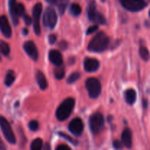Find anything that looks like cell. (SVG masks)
Returning a JSON list of instances; mask_svg holds the SVG:
<instances>
[{"mask_svg": "<svg viewBox=\"0 0 150 150\" xmlns=\"http://www.w3.org/2000/svg\"><path fill=\"white\" fill-rule=\"evenodd\" d=\"M29 127L31 130H33V131H36L37 130L39 127V124L37 121L35 120H32L29 123Z\"/></svg>", "mask_w": 150, "mask_h": 150, "instance_id": "29", "label": "cell"}, {"mask_svg": "<svg viewBox=\"0 0 150 150\" xmlns=\"http://www.w3.org/2000/svg\"><path fill=\"white\" fill-rule=\"evenodd\" d=\"M16 14L18 16H23L25 15V7L23 4H16Z\"/></svg>", "mask_w": 150, "mask_h": 150, "instance_id": "27", "label": "cell"}, {"mask_svg": "<svg viewBox=\"0 0 150 150\" xmlns=\"http://www.w3.org/2000/svg\"><path fill=\"white\" fill-rule=\"evenodd\" d=\"M43 150H51V146L48 143H46L44 146V149Z\"/></svg>", "mask_w": 150, "mask_h": 150, "instance_id": "37", "label": "cell"}, {"mask_svg": "<svg viewBox=\"0 0 150 150\" xmlns=\"http://www.w3.org/2000/svg\"><path fill=\"white\" fill-rule=\"evenodd\" d=\"M56 150H71V149H70V148L67 145L61 144V145H59V146H57Z\"/></svg>", "mask_w": 150, "mask_h": 150, "instance_id": "34", "label": "cell"}, {"mask_svg": "<svg viewBox=\"0 0 150 150\" xmlns=\"http://www.w3.org/2000/svg\"><path fill=\"white\" fill-rule=\"evenodd\" d=\"M69 0H57V4L58 6L59 11L61 15L64 14V11H65L67 6L68 4Z\"/></svg>", "mask_w": 150, "mask_h": 150, "instance_id": "21", "label": "cell"}, {"mask_svg": "<svg viewBox=\"0 0 150 150\" xmlns=\"http://www.w3.org/2000/svg\"><path fill=\"white\" fill-rule=\"evenodd\" d=\"M68 128L73 134L76 136H81L83 130V122L79 118L73 119L69 124Z\"/></svg>", "mask_w": 150, "mask_h": 150, "instance_id": "10", "label": "cell"}, {"mask_svg": "<svg viewBox=\"0 0 150 150\" xmlns=\"http://www.w3.org/2000/svg\"><path fill=\"white\" fill-rule=\"evenodd\" d=\"M70 12L73 16H78L81 14V7L79 5V4H76V3H73L71 4L70 8Z\"/></svg>", "mask_w": 150, "mask_h": 150, "instance_id": "22", "label": "cell"}, {"mask_svg": "<svg viewBox=\"0 0 150 150\" xmlns=\"http://www.w3.org/2000/svg\"><path fill=\"white\" fill-rule=\"evenodd\" d=\"M54 76L57 79H62L64 77V75H65V70H64V66L62 64L60 66H57L54 70Z\"/></svg>", "mask_w": 150, "mask_h": 150, "instance_id": "19", "label": "cell"}, {"mask_svg": "<svg viewBox=\"0 0 150 150\" xmlns=\"http://www.w3.org/2000/svg\"><path fill=\"white\" fill-rule=\"evenodd\" d=\"M140 55L142 57V58L143 59L144 61H148L149 58V51H148L147 48H146L145 46H142L140 48Z\"/></svg>", "mask_w": 150, "mask_h": 150, "instance_id": "25", "label": "cell"}, {"mask_svg": "<svg viewBox=\"0 0 150 150\" xmlns=\"http://www.w3.org/2000/svg\"><path fill=\"white\" fill-rule=\"evenodd\" d=\"M98 25H93V26H89V27L87 29V31H86V34H87V35H91V34L94 33L95 31L98 30Z\"/></svg>", "mask_w": 150, "mask_h": 150, "instance_id": "31", "label": "cell"}, {"mask_svg": "<svg viewBox=\"0 0 150 150\" xmlns=\"http://www.w3.org/2000/svg\"><path fill=\"white\" fill-rule=\"evenodd\" d=\"M23 20H24L26 25H27V26H29V25H31V23H32V18H31L30 16H28V15L25 14L24 16H23Z\"/></svg>", "mask_w": 150, "mask_h": 150, "instance_id": "32", "label": "cell"}, {"mask_svg": "<svg viewBox=\"0 0 150 150\" xmlns=\"http://www.w3.org/2000/svg\"><path fill=\"white\" fill-rule=\"evenodd\" d=\"M75 99L68 98L60 104L56 111V117L59 121H64L70 117L75 106Z\"/></svg>", "mask_w": 150, "mask_h": 150, "instance_id": "2", "label": "cell"}, {"mask_svg": "<svg viewBox=\"0 0 150 150\" xmlns=\"http://www.w3.org/2000/svg\"><path fill=\"white\" fill-rule=\"evenodd\" d=\"M84 70L87 72H95L98 70L100 67V62L98 59L87 57L83 62Z\"/></svg>", "mask_w": 150, "mask_h": 150, "instance_id": "13", "label": "cell"}, {"mask_svg": "<svg viewBox=\"0 0 150 150\" xmlns=\"http://www.w3.org/2000/svg\"><path fill=\"white\" fill-rule=\"evenodd\" d=\"M36 79L37 81H38V85L40 87L41 89L42 90H45L48 87V81H47V79L45 78V75L40 70H38L36 73Z\"/></svg>", "mask_w": 150, "mask_h": 150, "instance_id": "16", "label": "cell"}, {"mask_svg": "<svg viewBox=\"0 0 150 150\" xmlns=\"http://www.w3.org/2000/svg\"><path fill=\"white\" fill-rule=\"evenodd\" d=\"M80 78V73H73L72 74H70V76H69V78L67 79V83H73L74 82H76L78 79Z\"/></svg>", "mask_w": 150, "mask_h": 150, "instance_id": "26", "label": "cell"}, {"mask_svg": "<svg viewBox=\"0 0 150 150\" xmlns=\"http://www.w3.org/2000/svg\"><path fill=\"white\" fill-rule=\"evenodd\" d=\"M48 58L52 64L57 66H60L62 64L63 59L61 53L57 50H51L48 54Z\"/></svg>", "mask_w": 150, "mask_h": 150, "instance_id": "14", "label": "cell"}, {"mask_svg": "<svg viewBox=\"0 0 150 150\" xmlns=\"http://www.w3.org/2000/svg\"><path fill=\"white\" fill-rule=\"evenodd\" d=\"M57 22V16L55 10L53 7H48L45 10L43 16V23L45 26L53 29Z\"/></svg>", "mask_w": 150, "mask_h": 150, "instance_id": "8", "label": "cell"}, {"mask_svg": "<svg viewBox=\"0 0 150 150\" xmlns=\"http://www.w3.org/2000/svg\"><path fill=\"white\" fill-rule=\"evenodd\" d=\"M109 44V38L105 32H98L89 42L88 50L91 52L100 53L107 49Z\"/></svg>", "mask_w": 150, "mask_h": 150, "instance_id": "1", "label": "cell"}, {"mask_svg": "<svg viewBox=\"0 0 150 150\" xmlns=\"http://www.w3.org/2000/svg\"><path fill=\"white\" fill-rule=\"evenodd\" d=\"M0 127H1V131H2L6 140L12 144H16V139L14 133L12 130L10 123L4 117H0Z\"/></svg>", "mask_w": 150, "mask_h": 150, "instance_id": "7", "label": "cell"}, {"mask_svg": "<svg viewBox=\"0 0 150 150\" xmlns=\"http://www.w3.org/2000/svg\"><path fill=\"white\" fill-rule=\"evenodd\" d=\"M87 11L88 17L90 21L95 22V23H100V24H105L106 23L105 17L97 10L96 4L94 0L89 1Z\"/></svg>", "mask_w": 150, "mask_h": 150, "instance_id": "4", "label": "cell"}, {"mask_svg": "<svg viewBox=\"0 0 150 150\" xmlns=\"http://www.w3.org/2000/svg\"><path fill=\"white\" fill-rule=\"evenodd\" d=\"M16 4H17L16 0H9L10 15L14 25H17L18 23V16L16 14Z\"/></svg>", "mask_w": 150, "mask_h": 150, "instance_id": "17", "label": "cell"}, {"mask_svg": "<svg viewBox=\"0 0 150 150\" xmlns=\"http://www.w3.org/2000/svg\"><path fill=\"white\" fill-rule=\"evenodd\" d=\"M104 126V118L101 113L96 112L89 118V127L94 135L99 134Z\"/></svg>", "mask_w": 150, "mask_h": 150, "instance_id": "3", "label": "cell"}, {"mask_svg": "<svg viewBox=\"0 0 150 150\" xmlns=\"http://www.w3.org/2000/svg\"><path fill=\"white\" fill-rule=\"evenodd\" d=\"M122 141L127 148H131L132 146V132L129 128H126L122 135Z\"/></svg>", "mask_w": 150, "mask_h": 150, "instance_id": "15", "label": "cell"}, {"mask_svg": "<svg viewBox=\"0 0 150 150\" xmlns=\"http://www.w3.org/2000/svg\"><path fill=\"white\" fill-rule=\"evenodd\" d=\"M125 99L130 105H133L136 100V92L133 89H128L125 92Z\"/></svg>", "mask_w": 150, "mask_h": 150, "instance_id": "18", "label": "cell"}, {"mask_svg": "<svg viewBox=\"0 0 150 150\" xmlns=\"http://www.w3.org/2000/svg\"><path fill=\"white\" fill-rule=\"evenodd\" d=\"M59 45V48H61V49L64 50L66 48H67V42H65V41H62V42H60Z\"/></svg>", "mask_w": 150, "mask_h": 150, "instance_id": "35", "label": "cell"}, {"mask_svg": "<svg viewBox=\"0 0 150 150\" xmlns=\"http://www.w3.org/2000/svg\"><path fill=\"white\" fill-rule=\"evenodd\" d=\"M0 150H7L6 149L5 145H4V144L2 142L1 138H0Z\"/></svg>", "mask_w": 150, "mask_h": 150, "instance_id": "36", "label": "cell"}, {"mask_svg": "<svg viewBox=\"0 0 150 150\" xmlns=\"http://www.w3.org/2000/svg\"><path fill=\"white\" fill-rule=\"evenodd\" d=\"M23 35H27V34H28V30H27V29H23Z\"/></svg>", "mask_w": 150, "mask_h": 150, "instance_id": "40", "label": "cell"}, {"mask_svg": "<svg viewBox=\"0 0 150 150\" xmlns=\"http://www.w3.org/2000/svg\"><path fill=\"white\" fill-rule=\"evenodd\" d=\"M42 10V4L40 2H38L34 6L32 9V16H33V25L35 32L37 35H40L41 33L40 24V19L41 13Z\"/></svg>", "mask_w": 150, "mask_h": 150, "instance_id": "9", "label": "cell"}, {"mask_svg": "<svg viewBox=\"0 0 150 150\" xmlns=\"http://www.w3.org/2000/svg\"><path fill=\"white\" fill-rule=\"evenodd\" d=\"M147 104H148V102L146 100H143V105H144V108H146V107H147Z\"/></svg>", "mask_w": 150, "mask_h": 150, "instance_id": "39", "label": "cell"}, {"mask_svg": "<svg viewBox=\"0 0 150 150\" xmlns=\"http://www.w3.org/2000/svg\"><path fill=\"white\" fill-rule=\"evenodd\" d=\"M56 40H57V36L55 35L52 34V35H49V37H48V41H49L50 44H54Z\"/></svg>", "mask_w": 150, "mask_h": 150, "instance_id": "33", "label": "cell"}, {"mask_svg": "<svg viewBox=\"0 0 150 150\" xmlns=\"http://www.w3.org/2000/svg\"><path fill=\"white\" fill-rule=\"evenodd\" d=\"M43 142L41 139H35L31 144L30 150H42Z\"/></svg>", "mask_w": 150, "mask_h": 150, "instance_id": "20", "label": "cell"}, {"mask_svg": "<svg viewBox=\"0 0 150 150\" xmlns=\"http://www.w3.org/2000/svg\"><path fill=\"white\" fill-rule=\"evenodd\" d=\"M113 146H114V147L117 150L122 149V147H123L122 143L119 140L114 141V142H113Z\"/></svg>", "mask_w": 150, "mask_h": 150, "instance_id": "30", "label": "cell"}, {"mask_svg": "<svg viewBox=\"0 0 150 150\" xmlns=\"http://www.w3.org/2000/svg\"><path fill=\"white\" fill-rule=\"evenodd\" d=\"M122 5L131 12H138L143 10L148 4L147 0H120Z\"/></svg>", "mask_w": 150, "mask_h": 150, "instance_id": "6", "label": "cell"}, {"mask_svg": "<svg viewBox=\"0 0 150 150\" xmlns=\"http://www.w3.org/2000/svg\"><path fill=\"white\" fill-rule=\"evenodd\" d=\"M48 3L51 4H57V0H45Z\"/></svg>", "mask_w": 150, "mask_h": 150, "instance_id": "38", "label": "cell"}, {"mask_svg": "<svg viewBox=\"0 0 150 150\" xmlns=\"http://www.w3.org/2000/svg\"><path fill=\"white\" fill-rule=\"evenodd\" d=\"M59 136H61V137H63V138H64V139H65L66 140L68 141L69 142H70V143H71V144H73L77 145L78 144H79V142H78L77 141L75 140V139H73V138H71V137H70V136H69L68 135L65 134V133H61V132H59Z\"/></svg>", "mask_w": 150, "mask_h": 150, "instance_id": "28", "label": "cell"}, {"mask_svg": "<svg viewBox=\"0 0 150 150\" xmlns=\"http://www.w3.org/2000/svg\"><path fill=\"white\" fill-rule=\"evenodd\" d=\"M23 49L32 59L36 61L38 58V51L35 44L32 41H26L23 44Z\"/></svg>", "mask_w": 150, "mask_h": 150, "instance_id": "11", "label": "cell"}, {"mask_svg": "<svg viewBox=\"0 0 150 150\" xmlns=\"http://www.w3.org/2000/svg\"><path fill=\"white\" fill-rule=\"evenodd\" d=\"M0 30L3 35L7 38H10L11 37L12 29L8 19L5 16H0Z\"/></svg>", "mask_w": 150, "mask_h": 150, "instance_id": "12", "label": "cell"}, {"mask_svg": "<svg viewBox=\"0 0 150 150\" xmlns=\"http://www.w3.org/2000/svg\"><path fill=\"white\" fill-rule=\"evenodd\" d=\"M15 81V73L13 70H9L8 73H7L5 77V84L7 86H10L13 84Z\"/></svg>", "mask_w": 150, "mask_h": 150, "instance_id": "23", "label": "cell"}, {"mask_svg": "<svg viewBox=\"0 0 150 150\" xmlns=\"http://www.w3.org/2000/svg\"><path fill=\"white\" fill-rule=\"evenodd\" d=\"M0 51L4 56H7L10 51V45L4 41L0 40Z\"/></svg>", "mask_w": 150, "mask_h": 150, "instance_id": "24", "label": "cell"}, {"mask_svg": "<svg viewBox=\"0 0 150 150\" xmlns=\"http://www.w3.org/2000/svg\"><path fill=\"white\" fill-rule=\"evenodd\" d=\"M86 88L91 98H98L101 92V84L95 78H89L86 81Z\"/></svg>", "mask_w": 150, "mask_h": 150, "instance_id": "5", "label": "cell"}]
</instances>
